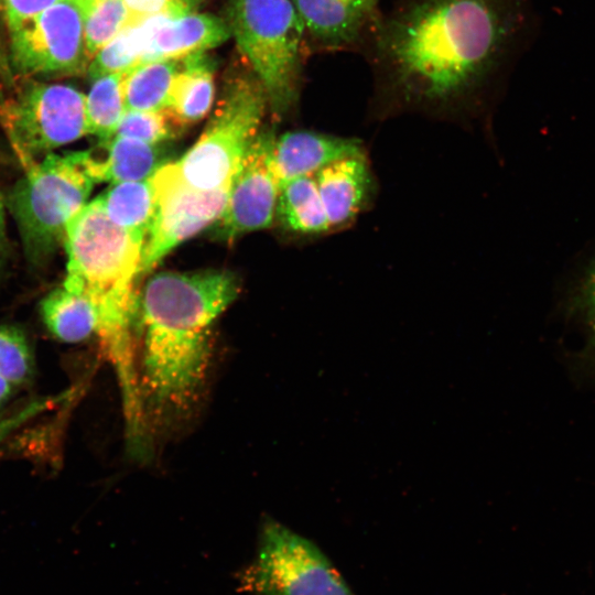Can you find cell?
Masks as SVG:
<instances>
[{
    "label": "cell",
    "instance_id": "6da1fadb",
    "mask_svg": "<svg viewBox=\"0 0 595 595\" xmlns=\"http://www.w3.org/2000/svg\"><path fill=\"white\" fill-rule=\"evenodd\" d=\"M508 0H416L378 37L388 88L400 104L446 108L479 88L516 30Z\"/></svg>",
    "mask_w": 595,
    "mask_h": 595
},
{
    "label": "cell",
    "instance_id": "7a4b0ae2",
    "mask_svg": "<svg viewBox=\"0 0 595 595\" xmlns=\"http://www.w3.org/2000/svg\"><path fill=\"white\" fill-rule=\"evenodd\" d=\"M239 293L224 270L160 272L139 293V372L145 410L178 414L196 400L210 360L212 328Z\"/></svg>",
    "mask_w": 595,
    "mask_h": 595
},
{
    "label": "cell",
    "instance_id": "3957f363",
    "mask_svg": "<svg viewBox=\"0 0 595 595\" xmlns=\"http://www.w3.org/2000/svg\"><path fill=\"white\" fill-rule=\"evenodd\" d=\"M143 244L116 225L98 198L88 202L68 223L63 247V286L94 304L104 355L116 377L129 378L138 365L139 292Z\"/></svg>",
    "mask_w": 595,
    "mask_h": 595
},
{
    "label": "cell",
    "instance_id": "277c9868",
    "mask_svg": "<svg viewBox=\"0 0 595 595\" xmlns=\"http://www.w3.org/2000/svg\"><path fill=\"white\" fill-rule=\"evenodd\" d=\"M90 151L51 152L24 170L4 196L26 260L46 263L64 244L69 220L88 203L96 184Z\"/></svg>",
    "mask_w": 595,
    "mask_h": 595
},
{
    "label": "cell",
    "instance_id": "5b68a950",
    "mask_svg": "<svg viewBox=\"0 0 595 595\" xmlns=\"http://www.w3.org/2000/svg\"><path fill=\"white\" fill-rule=\"evenodd\" d=\"M229 30L268 105L283 115L298 97L303 22L290 0H229Z\"/></svg>",
    "mask_w": 595,
    "mask_h": 595
},
{
    "label": "cell",
    "instance_id": "8992f818",
    "mask_svg": "<svg viewBox=\"0 0 595 595\" xmlns=\"http://www.w3.org/2000/svg\"><path fill=\"white\" fill-rule=\"evenodd\" d=\"M267 105L266 91L256 75L227 80L223 98L201 137L172 162L178 175L201 191L229 187L260 131Z\"/></svg>",
    "mask_w": 595,
    "mask_h": 595
},
{
    "label": "cell",
    "instance_id": "52a82bcc",
    "mask_svg": "<svg viewBox=\"0 0 595 595\" xmlns=\"http://www.w3.org/2000/svg\"><path fill=\"white\" fill-rule=\"evenodd\" d=\"M0 126L23 170L87 134L85 95L65 84L24 78L0 100Z\"/></svg>",
    "mask_w": 595,
    "mask_h": 595
},
{
    "label": "cell",
    "instance_id": "ba28073f",
    "mask_svg": "<svg viewBox=\"0 0 595 595\" xmlns=\"http://www.w3.org/2000/svg\"><path fill=\"white\" fill-rule=\"evenodd\" d=\"M238 581L257 595H355L314 543L275 521L264 522L256 556Z\"/></svg>",
    "mask_w": 595,
    "mask_h": 595
},
{
    "label": "cell",
    "instance_id": "9c48e42d",
    "mask_svg": "<svg viewBox=\"0 0 595 595\" xmlns=\"http://www.w3.org/2000/svg\"><path fill=\"white\" fill-rule=\"evenodd\" d=\"M86 0H60L9 30V61L20 78L87 73L90 58L84 34Z\"/></svg>",
    "mask_w": 595,
    "mask_h": 595
},
{
    "label": "cell",
    "instance_id": "30bf717a",
    "mask_svg": "<svg viewBox=\"0 0 595 595\" xmlns=\"http://www.w3.org/2000/svg\"><path fill=\"white\" fill-rule=\"evenodd\" d=\"M151 181L155 214L143 247L140 275L152 270L181 242L215 223L224 210L230 188H194L178 175L172 162L162 165Z\"/></svg>",
    "mask_w": 595,
    "mask_h": 595
},
{
    "label": "cell",
    "instance_id": "8fae6325",
    "mask_svg": "<svg viewBox=\"0 0 595 595\" xmlns=\"http://www.w3.org/2000/svg\"><path fill=\"white\" fill-rule=\"evenodd\" d=\"M274 139L273 131L260 130L244 155L215 221L219 238L230 240L272 224L280 190L272 166Z\"/></svg>",
    "mask_w": 595,
    "mask_h": 595
},
{
    "label": "cell",
    "instance_id": "7c38bea8",
    "mask_svg": "<svg viewBox=\"0 0 595 595\" xmlns=\"http://www.w3.org/2000/svg\"><path fill=\"white\" fill-rule=\"evenodd\" d=\"M365 150L354 138L314 131H290L274 139L272 166L280 186L295 177L313 174L326 164Z\"/></svg>",
    "mask_w": 595,
    "mask_h": 595
},
{
    "label": "cell",
    "instance_id": "4fadbf2b",
    "mask_svg": "<svg viewBox=\"0 0 595 595\" xmlns=\"http://www.w3.org/2000/svg\"><path fill=\"white\" fill-rule=\"evenodd\" d=\"M230 36L228 24L208 14L187 12L169 17L155 30L140 63L155 60H181L204 53Z\"/></svg>",
    "mask_w": 595,
    "mask_h": 595
},
{
    "label": "cell",
    "instance_id": "5bb4252c",
    "mask_svg": "<svg viewBox=\"0 0 595 595\" xmlns=\"http://www.w3.org/2000/svg\"><path fill=\"white\" fill-rule=\"evenodd\" d=\"M377 0H293L314 39L338 46L354 42L370 21Z\"/></svg>",
    "mask_w": 595,
    "mask_h": 595
},
{
    "label": "cell",
    "instance_id": "9a60e30c",
    "mask_svg": "<svg viewBox=\"0 0 595 595\" xmlns=\"http://www.w3.org/2000/svg\"><path fill=\"white\" fill-rule=\"evenodd\" d=\"M100 147L106 151L104 158L98 159L93 151L89 156V172L96 183L147 180L167 163L160 144L112 136L100 141Z\"/></svg>",
    "mask_w": 595,
    "mask_h": 595
},
{
    "label": "cell",
    "instance_id": "2e32d148",
    "mask_svg": "<svg viewBox=\"0 0 595 595\" xmlns=\"http://www.w3.org/2000/svg\"><path fill=\"white\" fill-rule=\"evenodd\" d=\"M214 72L215 63L206 52L181 58L165 109L177 127L197 122L209 112L215 95Z\"/></svg>",
    "mask_w": 595,
    "mask_h": 595
},
{
    "label": "cell",
    "instance_id": "e0dca14e",
    "mask_svg": "<svg viewBox=\"0 0 595 595\" xmlns=\"http://www.w3.org/2000/svg\"><path fill=\"white\" fill-rule=\"evenodd\" d=\"M97 198L116 225L145 244L155 214V193L151 177L110 183Z\"/></svg>",
    "mask_w": 595,
    "mask_h": 595
},
{
    "label": "cell",
    "instance_id": "ac0fdd59",
    "mask_svg": "<svg viewBox=\"0 0 595 595\" xmlns=\"http://www.w3.org/2000/svg\"><path fill=\"white\" fill-rule=\"evenodd\" d=\"M275 214L286 229L302 236L333 231L314 173L292 178L280 186Z\"/></svg>",
    "mask_w": 595,
    "mask_h": 595
},
{
    "label": "cell",
    "instance_id": "d6986e66",
    "mask_svg": "<svg viewBox=\"0 0 595 595\" xmlns=\"http://www.w3.org/2000/svg\"><path fill=\"white\" fill-rule=\"evenodd\" d=\"M46 328L64 343H79L96 334L98 317L91 301L65 289H53L40 303Z\"/></svg>",
    "mask_w": 595,
    "mask_h": 595
},
{
    "label": "cell",
    "instance_id": "ffe728a7",
    "mask_svg": "<svg viewBox=\"0 0 595 595\" xmlns=\"http://www.w3.org/2000/svg\"><path fill=\"white\" fill-rule=\"evenodd\" d=\"M171 13H159L129 24L90 61L87 75L90 80L106 74L125 72L139 64L152 41L156 28Z\"/></svg>",
    "mask_w": 595,
    "mask_h": 595
},
{
    "label": "cell",
    "instance_id": "44dd1931",
    "mask_svg": "<svg viewBox=\"0 0 595 595\" xmlns=\"http://www.w3.org/2000/svg\"><path fill=\"white\" fill-rule=\"evenodd\" d=\"M180 67L181 60H155L139 63L126 71L123 79L126 110H165Z\"/></svg>",
    "mask_w": 595,
    "mask_h": 595
},
{
    "label": "cell",
    "instance_id": "7402d4cb",
    "mask_svg": "<svg viewBox=\"0 0 595 595\" xmlns=\"http://www.w3.org/2000/svg\"><path fill=\"white\" fill-rule=\"evenodd\" d=\"M125 72L102 75L91 80V87L85 96V116L87 134H94L99 141L109 139L126 111L123 96Z\"/></svg>",
    "mask_w": 595,
    "mask_h": 595
},
{
    "label": "cell",
    "instance_id": "603a6c76",
    "mask_svg": "<svg viewBox=\"0 0 595 595\" xmlns=\"http://www.w3.org/2000/svg\"><path fill=\"white\" fill-rule=\"evenodd\" d=\"M137 21L123 0H86L84 34L90 61L125 28Z\"/></svg>",
    "mask_w": 595,
    "mask_h": 595
},
{
    "label": "cell",
    "instance_id": "cb8c5ba5",
    "mask_svg": "<svg viewBox=\"0 0 595 595\" xmlns=\"http://www.w3.org/2000/svg\"><path fill=\"white\" fill-rule=\"evenodd\" d=\"M174 127L166 110H126L112 136L159 145L175 136Z\"/></svg>",
    "mask_w": 595,
    "mask_h": 595
},
{
    "label": "cell",
    "instance_id": "d4e9b609",
    "mask_svg": "<svg viewBox=\"0 0 595 595\" xmlns=\"http://www.w3.org/2000/svg\"><path fill=\"white\" fill-rule=\"evenodd\" d=\"M33 371V356L22 331L0 325V377L12 386L26 382Z\"/></svg>",
    "mask_w": 595,
    "mask_h": 595
},
{
    "label": "cell",
    "instance_id": "484cf974",
    "mask_svg": "<svg viewBox=\"0 0 595 595\" xmlns=\"http://www.w3.org/2000/svg\"><path fill=\"white\" fill-rule=\"evenodd\" d=\"M72 392L71 389L51 397L33 399L8 415L2 416L0 419V445L33 419L62 403Z\"/></svg>",
    "mask_w": 595,
    "mask_h": 595
},
{
    "label": "cell",
    "instance_id": "4316f807",
    "mask_svg": "<svg viewBox=\"0 0 595 595\" xmlns=\"http://www.w3.org/2000/svg\"><path fill=\"white\" fill-rule=\"evenodd\" d=\"M131 14L140 20L145 17L171 13L181 15L192 11L194 0H123Z\"/></svg>",
    "mask_w": 595,
    "mask_h": 595
},
{
    "label": "cell",
    "instance_id": "83f0119b",
    "mask_svg": "<svg viewBox=\"0 0 595 595\" xmlns=\"http://www.w3.org/2000/svg\"><path fill=\"white\" fill-rule=\"evenodd\" d=\"M60 0H1L4 20L12 30Z\"/></svg>",
    "mask_w": 595,
    "mask_h": 595
},
{
    "label": "cell",
    "instance_id": "f1b7e54d",
    "mask_svg": "<svg viewBox=\"0 0 595 595\" xmlns=\"http://www.w3.org/2000/svg\"><path fill=\"white\" fill-rule=\"evenodd\" d=\"M578 310L586 327L588 347L595 355V263L583 283Z\"/></svg>",
    "mask_w": 595,
    "mask_h": 595
},
{
    "label": "cell",
    "instance_id": "f546056e",
    "mask_svg": "<svg viewBox=\"0 0 595 595\" xmlns=\"http://www.w3.org/2000/svg\"><path fill=\"white\" fill-rule=\"evenodd\" d=\"M7 235H6V204L4 196L0 191V253L6 247Z\"/></svg>",
    "mask_w": 595,
    "mask_h": 595
},
{
    "label": "cell",
    "instance_id": "4dcf8cb0",
    "mask_svg": "<svg viewBox=\"0 0 595 595\" xmlns=\"http://www.w3.org/2000/svg\"><path fill=\"white\" fill-rule=\"evenodd\" d=\"M13 386L0 377V407L9 399Z\"/></svg>",
    "mask_w": 595,
    "mask_h": 595
},
{
    "label": "cell",
    "instance_id": "1f68e13d",
    "mask_svg": "<svg viewBox=\"0 0 595 595\" xmlns=\"http://www.w3.org/2000/svg\"><path fill=\"white\" fill-rule=\"evenodd\" d=\"M0 3H1V0H0ZM2 4V3H1ZM2 53H1V42H0V56L2 57Z\"/></svg>",
    "mask_w": 595,
    "mask_h": 595
},
{
    "label": "cell",
    "instance_id": "d6a6232c",
    "mask_svg": "<svg viewBox=\"0 0 595 595\" xmlns=\"http://www.w3.org/2000/svg\"><path fill=\"white\" fill-rule=\"evenodd\" d=\"M1 255V253H0Z\"/></svg>",
    "mask_w": 595,
    "mask_h": 595
}]
</instances>
